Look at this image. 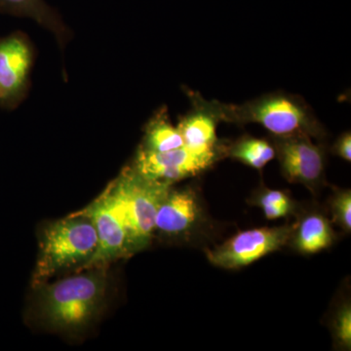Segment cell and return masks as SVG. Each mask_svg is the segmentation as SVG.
<instances>
[{
  "mask_svg": "<svg viewBox=\"0 0 351 351\" xmlns=\"http://www.w3.org/2000/svg\"><path fill=\"white\" fill-rule=\"evenodd\" d=\"M221 121L244 126L258 124L269 135H304L325 142L328 132L313 108L298 95L276 91L245 101L241 105L218 101Z\"/></svg>",
  "mask_w": 351,
  "mask_h": 351,
  "instance_id": "6da1fadb",
  "label": "cell"
},
{
  "mask_svg": "<svg viewBox=\"0 0 351 351\" xmlns=\"http://www.w3.org/2000/svg\"><path fill=\"white\" fill-rule=\"evenodd\" d=\"M105 267L88 269L52 284L39 286L36 313L51 329L75 331L86 326L100 309L107 290Z\"/></svg>",
  "mask_w": 351,
  "mask_h": 351,
  "instance_id": "7a4b0ae2",
  "label": "cell"
},
{
  "mask_svg": "<svg viewBox=\"0 0 351 351\" xmlns=\"http://www.w3.org/2000/svg\"><path fill=\"white\" fill-rule=\"evenodd\" d=\"M98 246L91 219L75 213L43 226L39 234L38 256L32 276L38 288L64 270L77 267L93 257Z\"/></svg>",
  "mask_w": 351,
  "mask_h": 351,
  "instance_id": "3957f363",
  "label": "cell"
},
{
  "mask_svg": "<svg viewBox=\"0 0 351 351\" xmlns=\"http://www.w3.org/2000/svg\"><path fill=\"white\" fill-rule=\"evenodd\" d=\"M112 182L125 216L129 254L135 255L151 244L157 210L173 184L147 179L132 166Z\"/></svg>",
  "mask_w": 351,
  "mask_h": 351,
  "instance_id": "277c9868",
  "label": "cell"
},
{
  "mask_svg": "<svg viewBox=\"0 0 351 351\" xmlns=\"http://www.w3.org/2000/svg\"><path fill=\"white\" fill-rule=\"evenodd\" d=\"M213 230L199 189L171 186L157 210L156 232L168 239L200 243Z\"/></svg>",
  "mask_w": 351,
  "mask_h": 351,
  "instance_id": "5b68a950",
  "label": "cell"
},
{
  "mask_svg": "<svg viewBox=\"0 0 351 351\" xmlns=\"http://www.w3.org/2000/svg\"><path fill=\"white\" fill-rule=\"evenodd\" d=\"M276 149V158L284 179L291 184H302L314 195L327 186L326 168L329 145L314 143L304 135H269Z\"/></svg>",
  "mask_w": 351,
  "mask_h": 351,
  "instance_id": "8992f818",
  "label": "cell"
},
{
  "mask_svg": "<svg viewBox=\"0 0 351 351\" xmlns=\"http://www.w3.org/2000/svg\"><path fill=\"white\" fill-rule=\"evenodd\" d=\"M76 213L91 219L98 237L93 257L78 269H101L117 258L130 257L125 216L112 182L89 206Z\"/></svg>",
  "mask_w": 351,
  "mask_h": 351,
  "instance_id": "52a82bcc",
  "label": "cell"
},
{
  "mask_svg": "<svg viewBox=\"0 0 351 351\" xmlns=\"http://www.w3.org/2000/svg\"><path fill=\"white\" fill-rule=\"evenodd\" d=\"M294 223L263 226L237 232L223 243L205 249L207 260L214 267L237 270L287 247Z\"/></svg>",
  "mask_w": 351,
  "mask_h": 351,
  "instance_id": "ba28073f",
  "label": "cell"
},
{
  "mask_svg": "<svg viewBox=\"0 0 351 351\" xmlns=\"http://www.w3.org/2000/svg\"><path fill=\"white\" fill-rule=\"evenodd\" d=\"M225 147L217 151L196 152L184 145L165 152L145 151L140 147L131 166L147 179L174 186L175 182L203 174L225 159Z\"/></svg>",
  "mask_w": 351,
  "mask_h": 351,
  "instance_id": "9c48e42d",
  "label": "cell"
},
{
  "mask_svg": "<svg viewBox=\"0 0 351 351\" xmlns=\"http://www.w3.org/2000/svg\"><path fill=\"white\" fill-rule=\"evenodd\" d=\"M32 63V51L22 34L0 39V105L11 107L24 94Z\"/></svg>",
  "mask_w": 351,
  "mask_h": 351,
  "instance_id": "30bf717a",
  "label": "cell"
},
{
  "mask_svg": "<svg viewBox=\"0 0 351 351\" xmlns=\"http://www.w3.org/2000/svg\"><path fill=\"white\" fill-rule=\"evenodd\" d=\"M191 108L178 124L184 147L196 152L223 149L226 141L219 140L217 128L221 123L218 101H207L199 93L189 92Z\"/></svg>",
  "mask_w": 351,
  "mask_h": 351,
  "instance_id": "8fae6325",
  "label": "cell"
},
{
  "mask_svg": "<svg viewBox=\"0 0 351 351\" xmlns=\"http://www.w3.org/2000/svg\"><path fill=\"white\" fill-rule=\"evenodd\" d=\"M295 218L287 246L298 254L315 255L330 248L338 239L331 219L322 208L300 206Z\"/></svg>",
  "mask_w": 351,
  "mask_h": 351,
  "instance_id": "7c38bea8",
  "label": "cell"
},
{
  "mask_svg": "<svg viewBox=\"0 0 351 351\" xmlns=\"http://www.w3.org/2000/svg\"><path fill=\"white\" fill-rule=\"evenodd\" d=\"M0 12L34 21L52 32L61 47L71 36L61 16L45 0H0Z\"/></svg>",
  "mask_w": 351,
  "mask_h": 351,
  "instance_id": "4fadbf2b",
  "label": "cell"
},
{
  "mask_svg": "<svg viewBox=\"0 0 351 351\" xmlns=\"http://www.w3.org/2000/svg\"><path fill=\"white\" fill-rule=\"evenodd\" d=\"M225 157L263 172V168L276 158V149L269 137L256 138L246 134L226 142Z\"/></svg>",
  "mask_w": 351,
  "mask_h": 351,
  "instance_id": "5bb4252c",
  "label": "cell"
},
{
  "mask_svg": "<svg viewBox=\"0 0 351 351\" xmlns=\"http://www.w3.org/2000/svg\"><path fill=\"white\" fill-rule=\"evenodd\" d=\"M251 206L262 209L265 219H278L295 217L300 205L286 189H274L260 184L247 198Z\"/></svg>",
  "mask_w": 351,
  "mask_h": 351,
  "instance_id": "9a60e30c",
  "label": "cell"
},
{
  "mask_svg": "<svg viewBox=\"0 0 351 351\" xmlns=\"http://www.w3.org/2000/svg\"><path fill=\"white\" fill-rule=\"evenodd\" d=\"M184 145L179 129L171 123L167 112L161 110L145 126L144 142L140 147L145 151L165 152Z\"/></svg>",
  "mask_w": 351,
  "mask_h": 351,
  "instance_id": "2e32d148",
  "label": "cell"
},
{
  "mask_svg": "<svg viewBox=\"0 0 351 351\" xmlns=\"http://www.w3.org/2000/svg\"><path fill=\"white\" fill-rule=\"evenodd\" d=\"M334 348L339 350H351V302L343 297L334 304L328 323Z\"/></svg>",
  "mask_w": 351,
  "mask_h": 351,
  "instance_id": "e0dca14e",
  "label": "cell"
},
{
  "mask_svg": "<svg viewBox=\"0 0 351 351\" xmlns=\"http://www.w3.org/2000/svg\"><path fill=\"white\" fill-rule=\"evenodd\" d=\"M327 214L332 223L338 226L346 234L351 232V191L336 188L327 201Z\"/></svg>",
  "mask_w": 351,
  "mask_h": 351,
  "instance_id": "ac0fdd59",
  "label": "cell"
},
{
  "mask_svg": "<svg viewBox=\"0 0 351 351\" xmlns=\"http://www.w3.org/2000/svg\"><path fill=\"white\" fill-rule=\"evenodd\" d=\"M329 154L343 159L346 162L351 161V133L346 131L341 133L329 147Z\"/></svg>",
  "mask_w": 351,
  "mask_h": 351,
  "instance_id": "d6986e66",
  "label": "cell"
}]
</instances>
